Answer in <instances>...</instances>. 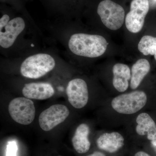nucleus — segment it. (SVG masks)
Returning a JSON list of instances; mask_svg holds the SVG:
<instances>
[{"label":"nucleus","instance_id":"f257e3e1","mask_svg":"<svg viewBox=\"0 0 156 156\" xmlns=\"http://www.w3.org/2000/svg\"><path fill=\"white\" fill-rule=\"evenodd\" d=\"M107 46L106 40L99 35L74 34L68 42L69 48L73 53L88 58H96L103 55Z\"/></svg>","mask_w":156,"mask_h":156},{"label":"nucleus","instance_id":"f03ea898","mask_svg":"<svg viewBox=\"0 0 156 156\" xmlns=\"http://www.w3.org/2000/svg\"><path fill=\"white\" fill-rule=\"evenodd\" d=\"M55 66V59L50 54L37 53L29 56L23 62L20 72L24 77L39 79L52 71Z\"/></svg>","mask_w":156,"mask_h":156},{"label":"nucleus","instance_id":"7ed1b4c3","mask_svg":"<svg viewBox=\"0 0 156 156\" xmlns=\"http://www.w3.org/2000/svg\"><path fill=\"white\" fill-rule=\"evenodd\" d=\"M147 101V96L145 92L135 90L116 96L112 101L111 106L118 113L132 115L142 109Z\"/></svg>","mask_w":156,"mask_h":156},{"label":"nucleus","instance_id":"20e7f679","mask_svg":"<svg viewBox=\"0 0 156 156\" xmlns=\"http://www.w3.org/2000/svg\"><path fill=\"white\" fill-rule=\"evenodd\" d=\"M97 13L102 23L111 30H118L124 23L125 17L124 9L111 0L101 1L98 7Z\"/></svg>","mask_w":156,"mask_h":156},{"label":"nucleus","instance_id":"39448f33","mask_svg":"<svg viewBox=\"0 0 156 156\" xmlns=\"http://www.w3.org/2000/svg\"><path fill=\"white\" fill-rule=\"evenodd\" d=\"M8 108L11 118L21 125H30L33 122L35 116V108L33 101L26 97L14 98L9 103Z\"/></svg>","mask_w":156,"mask_h":156},{"label":"nucleus","instance_id":"423d86ee","mask_svg":"<svg viewBox=\"0 0 156 156\" xmlns=\"http://www.w3.org/2000/svg\"><path fill=\"white\" fill-rule=\"evenodd\" d=\"M149 9L148 0H132L126 17V28L129 31L137 33L142 30Z\"/></svg>","mask_w":156,"mask_h":156},{"label":"nucleus","instance_id":"0eeeda50","mask_svg":"<svg viewBox=\"0 0 156 156\" xmlns=\"http://www.w3.org/2000/svg\"><path fill=\"white\" fill-rule=\"evenodd\" d=\"M69 115V110L65 105H53L41 113L39 125L42 130L49 131L64 122Z\"/></svg>","mask_w":156,"mask_h":156},{"label":"nucleus","instance_id":"6e6552de","mask_svg":"<svg viewBox=\"0 0 156 156\" xmlns=\"http://www.w3.org/2000/svg\"><path fill=\"white\" fill-rule=\"evenodd\" d=\"M70 104L75 108H83L89 100V91L87 83L83 79H73L70 81L66 89Z\"/></svg>","mask_w":156,"mask_h":156},{"label":"nucleus","instance_id":"1a4fd4ad","mask_svg":"<svg viewBox=\"0 0 156 156\" xmlns=\"http://www.w3.org/2000/svg\"><path fill=\"white\" fill-rule=\"evenodd\" d=\"M25 22L21 17H14L0 30V46L3 48H11L25 28Z\"/></svg>","mask_w":156,"mask_h":156},{"label":"nucleus","instance_id":"9d476101","mask_svg":"<svg viewBox=\"0 0 156 156\" xmlns=\"http://www.w3.org/2000/svg\"><path fill=\"white\" fill-rule=\"evenodd\" d=\"M54 89L48 83H32L26 84L22 89V94L29 99L45 100L54 95Z\"/></svg>","mask_w":156,"mask_h":156},{"label":"nucleus","instance_id":"9b49d317","mask_svg":"<svg viewBox=\"0 0 156 156\" xmlns=\"http://www.w3.org/2000/svg\"><path fill=\"white\" fill-rule=\"evenodd\" d=\"M98 147L101 150L110 153L119 151L125 144V139L118 132L105 133L101 135L96 140Z\"/></svg>","mask_w":156,"mask_h":156},{"label":"nucleus","instance_id":"f8f14e48","mask_svg":"<svg viewBox=\"0 0 156 156\" xmlns=\"http://www.w3.org/2000/svg\"><path fill=\"white\" fill-rule=\"evenodd\" d=\"M113 85L115 89L120 92H124L129 87V81L131 78V70L128 65L117 63L112 69Z\"/></svg>","mask_w":156,"mask_h":156},{"label":"nucleus","instance_id":"ddd939ff","mask_svg":"<svg viewBox=\"0 0 156 156\" xmlns=\"http://www.w3.org/2000/svg\"><path fill=\"white\" fill-rule=\"evenodd\" d=\"M136 132L140 136H146L149 140H156V124L148 114L142 112L136 118Z\"/></svg>","mask_w":156,"mask_h":156},{"label":"nucleus","instance_id":"4468645a","mask_svg":"<svg viewBox=\"0 0 156 156\" xmlns=\"http://www.w3.org/2000/svg\"><path fill=\"white\" fill-rule=\"evenodd\" d=\"M90 133L89 126L83 123L78 126L73 136L72 142L73 147L79 154H85L89 151L91 147L89 135Z\"/></svg>","mask_w":156,"mask_h":156},{"label":"nucleus","instance_id":"2eb2a0df","mask_svg":"<svg viewBox=\"0 0 156 156\" xmlns=\"http://www.w3.org/2000/svg\"><path fill=\"white\" fill-rule=\"evenodd\" d=\"M150 69L149 62L144 58L139 59L132 66L130 85L132 90H135L139 87Z\"/></svg>","mask_w":156,"mask_h":156},{"label":"nucleus","instance_id":"dca6fc26","mask_svg":"<svg viewBox=\"0 0 156 156\" xmlns=\"http://www.w3.org/2000/svg\"><path fill=\"white\" fill-rule=\"evenodd\" d=\"M138 49L145 56L154 55L156 52V37L149 35L143 37L138 44Z\"/></svg>","mask_w":156,"mask_h":156},{"label":"nucleus","instance_id":"f3484780","mask_svg":"<svg viewBox=\"0 0 156 156\" xmlns=\"http://www.w3.org/2000/svg\"><path fill=\"white\" fill-rule=\"evenodd\" d=\"M17 147L15 141L8 143L6 151V156H17Z\"/></svg>","mask_w":156,"mask_h":156},{"label":"nucleus","instance_id":"a211bd4d","mask_svg":"<svg viewBox=\"0 0 156 156\" xmlns=\"http://www.w3.org/2000/svg\"><path fill=\"white\" fill-rule=\"evenodd\" d=\"M10 20V17L7 14H4L0 19V30L2 29Z\"/></svg>","mask_w":156,"mask_h":156},{"label":"nucleus","instance_id":"6ab92c4d","mask_svg":"<svg viewBox=\"0 0 156 156\" xmlns=\"http://www.w3.org/2000/svg\"><path fill=\"white\" fill-rule=\"evenodd\" d=\"M134 156H151L149 154L143 151H140L137 152L136 154H134Z\"/></svg>","mask_w":156,"mask_h":156},{"label":"nucleus","instance_id":"aec40b11","mask_svg":"<svg viewBox=\"0 0 156 156\" xmlns=\"http://www.w3.org/2000/svg\"><path fill=\"white\" fill-rule=\"evenodd\" d=\"M87 156H106L103 153L100 151H95Z\"/></svg>","mask_w":156,"mask_h":156},{"label":"nucleus","instance_id":"412c9836","mask_svg":"<svg viewBox=\"0 0 156 156\" xmlns=\"http://www.w3.org/2000/svg\"><path fill=\"white\" fill-rule=\"evenodd\" d=\"M151 144L152 147L153 148L154 150L156 153V140H151Z\"/></svg>","mask_w":156,"mask_h":156},{"label":"nucleus","instance_id":"4be33fe9","mask_svg":"<svg viewBox=\"0 0 156 156\" xmlns=\"http://www.w3.org/2000/svg\"><path fill=\"white\" fill-rule=\"evenodd\" d=\"M154 56L155 59L156 61V52L155 54V55H154Z\"/></svg>","mask_w":156,"mask_h":156},{"label":"nucleus","instance_id":"5701e85b","mask_svg":"<svg viewBox=\"0 0 156 156\" xmlns=\"http://www.w3.org/2000/svg\"><path fill=\"white\" fill-rule=\"evenodd\" d=\"M155 1H156V0H155Z\"/></svg>","mask_w":156,"mask_h":156}]
</instances>
